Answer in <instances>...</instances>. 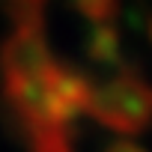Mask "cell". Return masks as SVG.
I'll list each match as a JSON object with an SVG mask.
<instances>
[{
    "label": "cell",
    "instance_id": "5b68a950",
    "mask_svg": "<svg viewBox=\"0 0 152 152\" xmlns=\"http://www.w3.org/2000/svg\"><path fill=\"white\" fill-rule=\"evenodd\" d=\"M72 3L93 24H110L113 15H116V9H119V0H72Z\"/></svg>",
    "mask_w": 152,
    "mask_h": 152
},
{
    "label": "cell",
    "instance_id": "3957f363",
    "mask_svg": "<svg viewBox=\"0 0 152 152\" xmlns=\"http://www.w3.org/2000/svg\"><path fill=\"white\" fill-rule=\"evenodd\" d=\"M119 48H122V39H119V30L113 24H96L90 39H87V57L99 66H107V63H116L119 60Z\"/></svg>",
    "mask_w": 152,
    "mask_h": 152
},
{
    "label": "cell",
    "instance_id": "277c9868",
    "mask_svg": "<svg viewBox=\"0 0 152 152\" xmlns=\"http://www.w3.org/2000/svg\"><path fill=\"white\" fill-rule=\"evenodd\" d=\"M30 137V152H72L69 128H36Z\"/></svg>",
    "mask_w": 152,
    "mask_h": 152
},
{
    "label": "cell",
    "instance_id": "7a4b0ae2",
    "mask_svg": "<svg viewBox=\"0 0 152 152\" xmlns=\"http://www.w3.org/2000/svg\"><path fill=\"white\" fill-rule=\"evenodd\" d=\"M54 66V57L48 51L45 33L39 30H15L3 48H0V75H3V93L18 90Z\"/></svg>",
    "mask_w": 152,
    "mask_h": 152
},
{
    "label": "cell",
    "instance_id": "6da1fadb",
    "mask_svg": "<svg viewBox=\"0 0 152 152\" xmlns=\"http://www.w3.org/2000/svg\"><path fill=\"white\" fill-rule=\"evenodd\" d=\"M87 113L104 128L137 134L152 122V84L137 72H119L102 87L93 90Z\"/></svg>",
    "mask_w": 152,
    "mask_h": 152
},
{
    "label": "cell",
    "instance_id": "52a82bcc",
    "mask_svg": "<svg viewBox=\"0 0 152 152\" xmlns=\"http://www.w3.org/2000/svg\"><path fill=\"white\" fill-rule=\"evenodd\" d=\"M149 39H152V18H149Z\"/></svg>",
    "mask_w": 152,
    "mask_h": 152
},
{
    "label": "cell",
    "instance_id": "8992f818",
    "mask_svg": "<svg viewBox=\"0 0 152 152\" xmlns=\"http://www.w3.org/2000/svg\"><path fill=\"white\" fill-rule=\"evenodd\" d=\"M104 152H146V149H143V146H137V143H131V140H119V143L107 146Z\"/></svg>",
    "mask_w": 152,
    "mask_h": 152
}]
</instances>
